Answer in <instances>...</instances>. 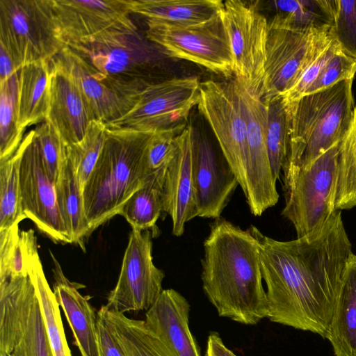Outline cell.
<instances>
[{
  "instance_id": "8fae6325",
  "label": "cell",
  "mask_w": 356,
  "mask_h": 356,
  "mask_svg": "<svg viewBox=\"0 0 356 356\" xmlns=\"http://www.w3.org/2000/svg\"><path fill=\"white\" fill-rule=\"evenodd\" d=\"M340 143L321 155L309 167L299 171L284 190L285 206L282 215L293 224L298 237L313 231L336 210Z\"/></svg>"
},
{
  "instance_id": "d6a6232c",
  "label": "cell",
  "mask_w": 356,
  "mask_h": 356,
  "mask_svg": "<svg viewBox=\"0 0 356 356\" xmlns=\"http://www.w3.org/2000/svg\"><path fill=\"white\" fill-rule=\"evenodd\" d=\"M330 28L318 36L311 54L291 87L282 96L284 104H289L302 97L318 76L330 60L341 47L332 35Z\"/></svg>"
},
{
  "instance_id": "8d00e7d4",
  "label": "cell",
  "mask_w": 356,
  "mask_h": 356,
  "mask_svg": "<svg viewBox=\"0 0 356 356\" xmlns=\"http://www.w3.org/2000/svg\"><path fill=\"white\" fill-rule=\"evenodd\" d=\"M18 225L0 230V281L29 275Z\"/></svg>"
},
{
  "instance_id": "6da1fadb",
  "label": "cell",
  "mask_w": 356,
  "mask_h": 356,
  "mask_svg": "<svg viewBox=\"0 0 356 356\" xmlns=\"http://www.w3.org/2000/svg\"><path fill=\"white\" fill-rule=\"evenodd\" d=\"M259 248L267 318L326 339L353 254L341 211L306 235L280 241L248 228Z\"/></svg>"
},
{
  "instance_id": "5b68a950",
  "label": "cell",
  "mask_w": 356,
  "mask_h": 356,
  "mask_svg": "<svg viewBox=\"0 0 356 356\" xmlns=\"http://www.w3.org/2000/svg\"><path fill=\"white\" fill-rule=\"evenodd\" d=\"M67 47L85 60L98 78L133 100L137 102L140 92L154 83L145 72L149 49L137 29H113Z\"/></svg>"
},
{
  "instance_id": "7a4b0ae2",
  "label": "cell",
  "mask_w": 356,
  "mask_h": 356,
  "mask_svg": "<svg viewBox=\"0 0 356 356\" xmlns=\"http://www.w3.org/2000/svg\"><path fill=\"white\" fill-rule=\"evenodd\" d=\"M201 277L204 292L219 316L250 325L267 318L259 243L249 229L220 217L211 223Z\"/></svg>"
},
{
  "instance_id": "7402d4cb",
  "label": "cell",
  "mask_w": 356,
  "mask_h": 356,
  "mask_svg": "<svg viewBox=\"0 0 356 356\" xmlns=\"http://www.w3.org/2000/svg\"><path fill=\"white\" fill-rule=\"evenodd\" d=\"M51 61L70 75L92 110L95 120L109 124L125 115L136 103L98 78L85 60L67 46Z\"/></svg>"
},
{
  "instance_id": "484cf974",
  "label": "cell",
  "mask_w": 356,
  "mask_h": 356,
  "mask_svg": "<svg viewBox=\"0 0 356 356\" xmlns=\"http://www.w3.org/2000/svg\"><path fill=\"white\" fill-rule=\"evenodd\" d=\"M50 62L39 61L23 66L19 72L18 124L27 127L45 120L50 97Z\"/></svg>"
},
{
  "instance_id": "7c38bea8",
  "label": "cell",
  "mask_w": 356,
  "mask_h": 356,
  "mask_svg": "<svg viewBox=\"0 0 356 356\" xmlns=\"http://www.w3.org/2000/svg\"><path fill=\"white\" fill-rule=\"evenodd\" d=\"M200 93L199 111L210 125L245 193L248 158L246 127L234 79L201 82Z\"/></svg>"
},
{
  "instance_id": "277c9868",
  "label": "cell",
  "mask_w": 356,
  "mask_h": 356,
  "mask_svg": "<svg viewBox=\"0 0 356 356\" xmlns=\"http://www.w3.org/2000/svg\"><path fill=\"white\" fill-rule=\"evenodd\" d=\"M353 82L344 80L284 104L290 135L289 150L282 169L284 190L299 171L309 167L346 136L355 107Z\"/></svg>"
},
{
  "instance_id": "4316f807",
  "label": "cell",
  "mask_w": 356,
  "mask_h": 356,
  "mask_svg": "<svg viewBox=\"0 0 356 356\" xmlns=\"http://www.w3.org/2000/svg\"><path fill=\"white\" fill-rule=\"evenodd\" d=\"M335 356H356V255L352 254L327 337Z\"/></svg>"
},
{
  "instance_id": "8992f818",
  "label": "cell",
  "mask_w": 356,
  "mask_h": 356,
  "mask_svg": "<svg viewBox=\"0 0 356 356\" xmlns=\"http://www.w3.org/2000/svg\"><path fill=\"white\" fill-rule=\"evenodd\" d=\"M0 44L21 68L50 62L65 46L50 0H0Z\"/></svg>"
},
{
  "instance_id": "4dcf8cb0",
  "label": "cell",
  "mask_w": 356,
  "mask_h": 356,
  "mask_svg": "<svg viewBox=\"0 0 356 356\" xmlns=\"http://www.w3.org/2000/svg\"><path fill=\"white\" fill-rule=\"evenodd\" d=\"M107 312L128 356H172L147 329L144 320L130 318L108 308Z\"/></svg>"
},
{
  "instance_id": "d590c367",
  "label": "cell",
  "mask_w": 356,
  "mask_h": 356,
  "mask_svg": "<svg viewBox=\"0 0 356 356\" xmlns=\"http://www.w3.org/2000/svg\"><path fill=\"white\" fill-rule=\"evenodd\" d=\"M266 143L270 167L276 181L286 160L290 145L289 122L282 97L268 102Z\"/></svg>"
},
{
  "instance_id": "603a6c76",
  "label": "cell",
  "mask_w": 356,
  "mask_h": 356,
  "mask_svg": "<svg viewBox=\"0 0 356 356\" xmlns=\"http://www.w3.org/2000/svg\"><path fill=\"white\" fill-rule=\"evenodd\" d=\"M53 291L72 331L81 356H100L97 338V312L79 289L85 286L69 280L53 253Z\"/></svg>"
},
{
  "instance_id": "7bdbcfd3",
  "label": "cell",
  "mask_w": 356,
  "mask_h": 356,
  "mask_svg": "<svg viewBox=\"0 0 356 356\" xmlns=\"http://www.w3.org/2000/svg\"><path fill=\"white\" fill-rule=\"evenodd\" d=\"M19 70L20 68L9 51L0 44V83L6 81Z\"/></svg>"
},
{
  "instance_id": "30bf717a",
  "label": "cell",
  "mask_w": 356,
  "mask_h": 356,
  "mask_svg": "<svg viewBox=\"0 0 356 356\" xmlns=\"http://www.w3.org/2000/svg\"><path fill=\"white\" fill-rule=\"evenodd\" d=\"M246 127L248 158L244 195L251 213L261 216L279 199L266 143L268 104L260 91L233 77Z\"/></svg>"
},
{
  "instance_id": "4fadbf2b",
  "label": "cell",
  "mask_w": 356,
  "mask_h": 356,
  "mask_svg": "<svg viewBox=\"0 0 356 356\" xmlns=\"http://www.w3.org/2000/svg\"><path fill=\"white\" fill-rule=\"evenodd\" d=\"M19 148V186L25 216L54 243H72L60 213L56 184L47 172L34 129L24 136Z\"/></svg>"
},
{
  "instance_id": "60d3db41",
  "label": "cell",
  "mask_w": 356,
  "mask_h": 356,
  "mask_svg": "<svg viewBox=\"0 0 356 356\" xmlns=\"http://www.w3.org/2000/svg\"><path fill=\"white\" fill-rule=\"evenodd\" d=\"M179 134L172 130L154 132L149 143L145 159L147 176L165 169L175 153V140Z\"/></svg>"
},
{
  "instance_id": "f35d334b",
  "label": "cell",
  "mask_w": 356,
  "mask_h": 356,
  "mask_svg": "<svg viewBox=\"0 0 356 356\" xmlns=\"http://www.w3.org/2000/svg\"><path fill=\"white\" fill-rule=\"evenodd\" d=\"M330 31L341 50L356 59V0H334Z\"/></svg>"
},
{
  "instance_id": "e575fe53",
  "label": "cell",
  "mask_w": 356,
  "mask_h": 356,
  "mask_svg": "<svg viewBox=\"0 0 356 356\" xmlns=\"http://www.w3.org/2000/svg\"><path fill=\"white\" fill-rule=\"evenodd\" d=\"M106 128L104 122L95 120L80 142L66 147L67 161L72 168L81 193L102 149Z\"/></svg>"
},
{
  "instance_id": "b9f144b4",
  "label": "cell",
  "mask_w": 356,
  "mask_h": 356,
  "mask_svg": "<svg viewBox=\"0 0 356 356\" xmlns=\"http://www.w3.org/2000/svg\"><path fill=\"white\" fill-rule=\"evenodd\" d=\"M97 325L100 356H128L118 337L106 305L97 311Z\"/></svg>"
},
{
  "instance_id": "d6986e66",
  "label": "cell",
  "mask_w": 356,
  "mask_h": 356,
  "mask_svg": "<svg viewBox=\"0 0 356 356\" xmlns=\"http://www.w3.org/2000/svg\"><path fill=\"white\" fill-rule=\"evenodd\" d=\"M50 97L44 121L51 125L66 147L80 142L95 115L70 75L50 61Z\"/></svg>"
},
{
  "instance_id": "44dd1931",
  "label": "cell",
  "mask_w": 356,
  "mask_h": 356,
  "mask_svg": "<svg viewBox=\"0 0 356 356\" xmlns=\"http://www.w3.org/2000/svg\"><path fill=\"white\" fill-rule=\"evenodd\" d=\"M188 300L177 291L163 289L145 312V324L172 356H201L189 328Z\"/></svg>"
},
{
  "instance_id": "cb8c5ba5",
  "label": "cell",
  "mask_w": 356,
  "mask_h": 356,
  "mask_svg": "<svg viewBox=\"0 0 356 356\" xmlns=\"http://www.w3.org/2000/svg\"><path fill=\"white\" fill-rule=\"evenodd\" d=\"M29 275L41 307L49 343L54 356H72L60 316V305L46 279L34 231H20Z\"/></svg>"
},
{
  "instance_id": "ab89813d",
  "label": "cell",
  "mask_w": 356,
  "mask_h": 356,
  "mask_svg": "<svg viewBox=\"0 0 356 356\" xmlns=\"http://www.w3.org/2000/svg\"><path fill=\"white\" fill-rule=\"evenodd\" d=\"M355 74L356 59L341 49L330 60L304 95L326 89L344 80L354 79Z\"/></svg>"
},
{
  "instance_id": "ac0fdd59",
  "label": "cell",
  "mask_w": 356,
  "mask_h": 356,
  "mask_svg": "<svg viewBox=\"0 0 356 356\" xmlns=\"http://www.w3.org/2000/svg\"><path fill=\"white\" fill-rule=\"evenodd\" d=\"M50 1L66 46L113 29H137L125 0Z\"/></svg>"
},
{
  "instance_id": "ffe728a7",
  "label": "cell",
  "mask_w": 356,
  "mask_h": 356,
  "mask_svg": "<svg viewBox=\"0 0 356 356\" xmlns=\"http://www.w3.org/2000/svg\"><path fill=\"white\" fill-rule=\"evenodd\" d=\"M175 153L168 163L163 183V209L171 218L172 234L181 236L187 222L197 216L192 170L191 126L175 140Z\"/></svg>"
},
{
  "instance_id": "e0dca14e",
  "label": "cell",
  "mask_w": 356,
  "mask_h": 356,
  "mask_svg": "<svg viewBox=\"0 0 356 356\" xmlns=\"http://www.w3.org/2000/svg\"><path fill=\"white\" fill-rule=\"evenodd\" d=\"M192 170L197 216L216 219L228 204L238 180L221 149L191 127Z\"/></svg>"
},
{
  "instance_id": "f546056e",
  "label": "cell",
  "mask_w": 356,
  "mask_h": 356,
  "mask_svg": "<svg viewBox=\"0 0 356 356\" xmlns=\"http://www.w3.org/2000/svg\"><path fill=\"white\" fill-rule=\"evenodd\" d=\"M18 81L19 72L0 83V162L14 155L24 137L18 124Z\"/></svg>"
},
{
  "instance_id": "3957f363",
  "label": "cell",
  "mask_w": 356,
  "mask_h": 356,
  "mask_svg": "<svg viewBox=\"0 0 356 356\" xmlns=\"http://www.w3.org/2000/svg\"><path fill=\"white\" fill-rule=\"evenodd\" d=\"M154 133L107 127L102 149L82 191L90 234L119 215L146 181V153Z\"/></svg>"
},
{
  "instance_id": "52a82bcc",
  "label": "cell",
  "mask_w": 356,
  "mask_h": 356,
  "mask_svg": "<svg viewBox=\"0 0 356 356\" xmlns=\"http://www.w3.org/2000/svg\"><path fill=\"white\" fill-rule=\"evenodd\" d=\"M0 356H54L29 275L0 281Z\"/></svg>"
},
{
  "instance_id": "2e32d148",
  "label": "cell",
  "mask_w": 356,
  "mask_h": 356,
  "mask_svg": "<svg viewBox=\"0 0 356 356\" xmlns=\"http://www.w3.org/2000/svg\"><path fill=\"white\" fill-rule=\"evenodd\" d=\"M221 17L234 58V76L260 91L268 22L254 6L238 0L224 2Z\"/></svg>"
},
{
  "instance_id": "ba28073f",
  "label": "cell",
  "mask_w": 356,
  "mask_h": 356,
  "mask_svg": "<svg viewBox=\"0 0 356 356\" xmlns=\"http://www.w3.org/2000/svg\"><path fill=\"white\" fill-rule=\"evenodd\" d=\"M146 38L170 57L184 59L225 77H234V58L221 13L200 24L146 19Z\"/></svg>"
},
{
  "instance_id": "83f0119b",
  "label": "cell",
  "mask_w": 356,
  "mask_h": 356,
  "mask_svg": "<svg viewBox=\"0 0 356 356\" xmlns=\"http://www.w3.org/2000/svg\"><path fill=\"white\" fill-rule=\"evenodd\" d=\"M56 190L60 213L72 243L85 251V243L90 234L81 191L67 161L56 183Z\"/></svg>"
},
{
  "instance_id": "ee69618b",
  "label": "cell",
  "mask_w": 356,
  "mask_h": 356,
  "mask_svg": "<svg viewBox=\"0 0 356 356\" xmlns=\"http://www.w3.org/2000/svg\"><path fill=\"white\" fill-rule=\"evenodd\" d=\"M205 356H237L223 343L216 332L209 333L207 341Z\"/></svg>"
},
{
  "instance_id": "f1b7e54d",
  "label": "cell",
  "mask_w": 356,
  "mask_h": 356,
  "mask_svg": "<svg viewBox=\"0 0 356 356\" xmlns=\"http://www.w3.org/2000/svg\"><path fill=\"white\" fill-rule=\"evenodd\" d=\"M166 168L149 176L122 206L119 215L125 218L132 229L143 231L156 226L163 209V189Z\"/></svg>"
},
{
  "instance_id": "9a60e30c",
  "label": "cell",
  "mask_w": 356,
  "mask_h": 356,
  "mask_svg": "<svg viewBox=\"0 0 356 356\" xmlns=\"http://www.w3.org/2000/svg\"><path fill=\"white\" fill-rule=\"evenodd\" d=\"M290 26L278 13L268 22L264 74L260 95L268 102L281 97L293 84L320 33Z\"/></svg>"
},
{
  "instance_id": "9c48e42d",
  "label": "cell",
  "mask_w": 356,
  "mask_h": 356,
  "mask_svg": "<svg viewBox=\"0 0 356 356\" xmlns=\"http://www.w3.org/2000/svg\"><path fill=\"white\" fill-rule=\"evenodd\" d=\"M201 82L197 76L175 77L155 81L139 94L134 107L108 127L139 131L172 130L180 134L188 115L200 99Z\"/></svg>"
},
{
  "instance_id": "d4e9b609",
  "label": "cell",
  "mask_w": 356,
  "mask_h": 356,
  "mask_svg": "<svg viewBox=\"0 0 356 356\" xmlns=\"http://www.w3.org/2000/svg\"><path fill=\"white\" fill-rule=\"evenodd\" d=\"M130 13L146 19L177 25L207 22L221 13L224 2L220 0H125Z\"/></svg>"
},
{
  "instance_id": "1f68e13d",
  "label": "cell",
  "mask_w": 356,
  "mask_h": 356,
  "mask_svg": "<svg viewBox=\"0 0 356 356\" xmlns=\"http://www.w3.org/2000/svg\"><path fill=\"white\" fill-rule=\"evenodd\" d=\"M356 206V106L346 136L339 145L334 207L336 210Z\"/></svg>"
},
{
  "instance_id": "5bb4252c",
  "label": "cell",
  "mask_w": 356,
  "mask_h": 356,
  "mask_svg": "<svg viewBox=\"0 0 356 356\" xmlns=\"http://www.w3.org/2000/svg\"><path fill=\"white\" fill-rule=\"evenodd\" d=\"M151 232L132 229L120 273L107 297L106 307L124 314L147 311L163 291V270L153 263Z\"/></svg>"
},
{
  "instance_id": "836d02e7",
  "label": "cell",
  "mask_w": 356,
  "mask_h": 356,
  "mask_svg": "<svg viewBox=\"0 0 356 356\" xmlns=\"http://www.w3.org/2000/svg\"><path fill=\"white\" fill-rule=\"evenodd\" d=\"M19 147L9 159L0 162V230L8 229L27 218L21 202Z\"/></svg>"
},
{
  "instance_id": "74e56055",
  "label": "cell",
  "mask_w": 356,
  "mask_h": 356,
  "mask_svg": "<svg viewBox=\"0 0 356 356\" xmlns=\"http://www.w3.org/2000/svg\"><path fill=\"white\" fill-rule=\"evenodd\" d=\"M34 131L47 172L56 184L67 161L66 146L46 121L38 125Z\"/></svg>"
}]
</instances>
